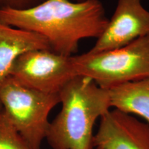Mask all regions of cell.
I'll return each mask as SVG.
<instances>
[{
  "instance_id": "1",
  "label": "cell",
  "mask_w": 149,
  "mask_h": 149,
  "mask_svg": "<svg viewBox=\"0 0 149 149\" xmlns=\"http://www.w3.org/2000/svg\"><path fill=\"white\" fill-rule=\"evenodd\" d=\"M0 19L41 35L52 51L66 57L73 56L81 40L99 38L109 21L99 0H44L29 8L1 10Z\"/></svg>"
},
{
  "instance_id": "2",
  "label": "cell",
  "mask_w": 149,
  "mask_h": 149,
  "mask_svg": "<svg viewBox=\"0 0 149 149\" xmlns=\"http://www.w3.org/2000/svg\"><path fill=\"white\" fill-rule=\"evenodd\" d=\"M61 109L46 136L52 149H94L93 127L111 107L109 91L77 75L59 93Z\"/></svg>"
},
{
  "instance_id": "3",
  "label": "cell",
  "mask_w": 149,
  "mask_h": 149,
  "mask_svg": "<svg viewBox=\"0 0 149 149\" xmlns=\"http://www.w3.org/2000/svg\"><path fill=\"white\" fill-rule=\"evenodd\" d=\"M72 61L77 75L107 90L145 79L149 77V35L116 49L72 56Z\"/></svg>"
},
{
  "instance_id": "4",
  "label": "cell",
  "mask_w": 149,
  "mask_h": 149,
  "mask_svg": "<svg viewBox=\"0 0 149 149\" xmlns=\"http://www.w3.org/2000/svg\"><path fill=\"white\" fill-rule=\"evenodd\" d=\"M3 113L32 149H40L46 138L48 117L60 103L58 94H49L22 84L11 76L0 83Z\"/></svg>"
},
{
  "instance_id": "5",
  "label": "cell",
  "mask_w": 149,
  "mask_h": 149,
  "mask_svg": "<svg viewBox=\"0 0 149 149\" xmlns=\"http://www.w3.org/2000/svg\"><path fill=\"white\" fill-rule=\"evenodd\" d=\"M10 76L22 84L49 94H58L77 76L72 57L48 49L33 50L22 54L15 61Z\"/></svg>"
},
{
  "instance_id": "6",
  "label": "cell",
  "mask_w": 149,
  "mask_h": 149,
  "mask_svg": "<svg viewBox=\"0 0 149 149\" xmlns=\"http://www.w3.org/2000/svg\"><path fill=\"white\" fill-rule=\"evenodd\" d=\"M149 35V10L141 0H118L114 13L89 53L116 49Z\"/></svg>"
},
{
  "instance_id": "7",
  "label": "cell",
  "mask_w": 149,
  "mask_h": 149,
  "mask_svg": "<svg viewBox=\"0 0 149 149\" xmlns=\"http://www.w3.org/2000/svg\"><path fill=\"white\" fill-rule=\"evenodd\" d=\"M93 144L100 149H149V124L119 110H110L100 119Z\"/></svg>"
},
{
  "instance_id": "8",
  "label": "cell",
  "mask_w": 149,
  "mask_h": 149,
  "mask_svg": "<svg viewBox=\"0 0 149 149\" xmlns=\"http://www.w3.org/2000/svg\"><path fill=\"white\" fill-rule=\"evenodd\" d=\"M40 49L51 50L44 37L0 19V83L10 76L15 61L20 55Z\"/></svg>"
},
{
  "instance_id": "9",
  "label": "cell",
  "mask_w": 149,
  "mask_h": 149,
  "mask_svg": "<svg viewBox=\"0 0 149 149\" xmlns=\"http://www.w3.org/2000/svg\"><path fill=\"white\" fill-rule=\"evenodd\" d=\"M111 107L149 123V77L109 89Z\"/></svg>"
},
{
  "instance_id": "10",
  "label": "cell",
  "mask_w": 149,
  "mask_h": 149,
  "mask_svg": "<svg viewBox=\"0 0 149 149\" xmlns=\"http://www.w3.org/2000/svg\"><path fill=\"white\" fill-rule=\"evenodd\" d=\"M0 149H32L3 113L0 115Z\"/></svg>"
},
{
  "instance_id": "11",
  "label": "cell",
  "mask_w": 149,
  "mask_h": 149,
  "mask_svg": "<svg viewBox=\"0 0 149 149\" xmlns=\"http://www.w3.org/2000/svg\"><path fill=\"white\" fill-rule=\"evenodd\" d=\"M44 0H0V10L3 9L22 10L31 8Z\"/></svg>"
},
{
  "instance_id": "12",
  "label": "cell",
  "mask_w": 149,
  "mask_h": 149,
  "mask_svg": "<svg viewBox=\"0 0 149 149\" xmlns=\"http://www.w3.org/2000/svg\"><path fill=\"white\" fill-rule=\"evenodd\" d=\"M3 107H2V105H1V102H0V115H1V113H3Z\"/></svg>"
},
{
  "instance_id": "13",
  "label": "cell",
  "mask_w": 149,
  "mask_h": 149,
  "mask_svg": "<svg viewBox=\"0 0 149 149\" xmlns=\"http://www.w3.org/2000/svg\"><path fill=\"white\" fill-rule=\"evenodd\" d=\"M71 1H86V0H71Z\"/></svg>"
},
{
  "instance_id": "14",
  "label": "cell",
  "mask_w": 149,
  "mask_h": 149,
  "mask_svg": "<svg viewBox=\"0 0 149 149\" xmlns=\"http://www.w3.org/2000/svg\"><path fill=\"white\" fill-rule=\"evenodd\" d=\"M95 149H100V148H95Z\"/></svg>"
}]
</instances>
